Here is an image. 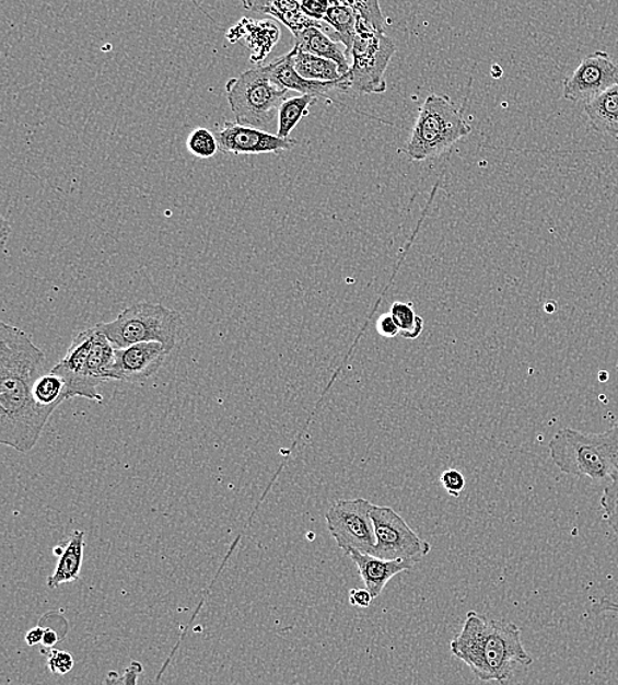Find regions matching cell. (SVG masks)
<instances>
[{
	"label": "cell",
	"instance_id": "27",
	"mask_svg": "<svg viewBox=\"0 0 618 685\" xmlns=\"http://www.w3.org/2000/svg\"><path fill=\"white\" fill-rule=\"evenodd\" d=\"M605 521L618 536V474L610 478L602 497Z\"/></svg>",
	"mask_w": 618,
	"mask_h": 685
},
{
	"label": "cell",
	"instance_id": "6",
	"mask_svg": "<svg viewBox=\"0 0 618 685\" xmlns=\"http://www.w3.org/2000/svg\"><path fill=\"white\" fill-rule=\"evenodd\" d=\"M395 54L396 44L360 18L350 51V70L339 80L340 92L357 95L385 93V72Z\"/></svg>",
	"mask_w": 618,
	"mask_h": 685
},
{
	"label": "cell",
	"instance_id": "2",
	"mask_svg": "<svg viewBox=\"0 0 618 685\" xmlns=\"http://www.w3.org/2000/svg\"><path fill=\"white\" fill-rule=\"evenodd\" d=\"M450 650L485 683L504 684L520 665L533 663L516 624L488 619L475 611L467 613L465 625L450 643Z\"/></svg>",
	"mask_w": 618,
	"mask_h": 685
},
{
	"label": "cell",
	"instance_id": "14",
	"mask_svg": "<svg viewBox=\"0 0 618 685\" xmlns=\"http://www.w3.org/2000/svg\"><path fill=\"white\" fill-rule=\"evenodd\" d=\"M347 557L355 564L360 578L375 600L383 593L389 580L398 573L411 570L417 565V561L410 559L386 560L359 552H351Z\"/></svg>",
	"mask_w": 618,
	"mask_h": 685
},
{
	"label": "cell",
	"instance_id": "1",
	"mask_svg": "<svg viewBox=\"0 0 618 685\" xmlns=\"http://www.w3.org/2000/svg\"><path fill=\"white\" fill-rule=\"evenodd\" d=\"M45 355L23 329L0 323V443L27 454L50 418L36 404L34 385Z\"/></svg>",
	"mask_w": 618,
	"mask_h": 685
},
{
	"label": "cell",
	"instance_id": "3",
	"mask_svg": "<svg viewBox=\"0 0 618 685\" xmlns=\"http://www.w3.org/2000/svg\"><path fill=\"white\" fill-rule=\"evenodd\" d=\"M550 457L560 472L587 477L594 483L609 481L618 471V419L602 434H585L562 429L549 443Z\"/></svg>",
	"mask_w": 618,
	"mask_h": 685
},
{
	"label": "cell",
	"instance_id": "35",
	"mask_svg": "<svg viewBox=\"0 0 618 685\" xmlns=\"http://www.w3.org/2000/svg\"><path fill=\"white\" fill-rule=\"evenodd\" d=\"M273 0H243V5L247 10L259 12L263 14L264 10L268 8Z\"/></svg>",
	"mask_w": 618,
	"mask_h": 685
},
{
	"label": "cell",
	"instance_id": "9",
	"mask_svg": "<svg viewBox=\"0 0 618 685\" xmlns=\"http://www.w3.org/2000/svg\"><path fill=\"white\" fill-rule=\"evenodd\" d=\"M372 503L365 499L339 500L327 510L326 523L335 542L346 555L371 554L376 545Z\"/></svg>",
	"mask_w": 618,
	"mask_h": 685
},
{
	"label": "cell",
	"instance_id": "8",
	"mask_svg": "<svg viewBox=\"0 0 618 685\" xmlns=\"http://www.w3.org/2000/svg\"><path fill=\"white\" fill-rule=\"evenodd\" d=\"M371 516L376 535L372 555L386 560L410 559L417 564L428 557L430 543L423 541L395 509L372 506Z\"/></svg>",
	"mask_w": 618,
	"mask_h": 685
},
{
	"label": "cell",
	"instance_id": "16",
	"mask_svg": "<svg viewBox=\"0 0 618 685\" xmlns=\"http://www.w3.org/2000/svg\"><path fill=\"white\" fill-rule=\"evenodd\" d=\"M342 45V43L335 42L330 35L318 27H308L294 36V47L338 63L340 73L343 76L349 72L351 61Z\"/></svg>",
	"mask_w": 618,
	"mask_h": 685
},
{
	"label": "cell",
	"instance_id": "7",
	"mask_svg": "<svg viewBox=\"0 0 618 685\" xmlns=\"http://www.w3.org/2000/svg\"><path fill=\"white\" fill-rule=\"evenodd\" d=\"M228 101L240 125L268 128L279 116V109L288 98L289 90L270 79L267 65H257L226 85Z\"/></svg>",
	"mask_w": 618,
	"mask_h": 685
},
{
	"label": "cell",
	"instance_id": "36",
	"mask_svg": "<svg viewBox=\"0 0 618 685\" xmlns=\"http://www.w3.org/2000/svg\"><path fill=\"white\" fill-rule=\"evenodd\" d=\"M60 641V637L54 629L45 628V635L43 639L44 649H54V646Z\"/></svg>",
	"mask_w": 618,
	"mask_h": 685
},
{
	"label": "cell",
	"instance_id": "29",
	"mask_svg": "<svg viewBox=\"0 0 618 685\" xmlns=\"http://www.w3.org/2000/svg\"><path fill=\"white\" fill-rule=\"evenodd\" d=\"M441 484L450 496L459 497L466 488V478L458 469H447L441 475Z\"/></svg>",
	"mask_w": 618,
	"mask_h": 685
},
{
	"label": "cell",
	"instance_id": "23",
	"mask_svg": "<svg viewBox=\"0 0 618 685\" xmlns=\"http://www.w3.org/2000/svg\"><path fill=\"white\" fill-rule=\"evenodd\" d=\"M317 101L318 98H315V96L301 94L282 102L279 116H277L279 118V128H277L276 135L282 139L291 138L293 129L308 115V108L315 105Z\"/></svg>",
	"mask_w": 618,
	"mask_h": 685
},
{
	"label": "cell",
	"instance_id": "24",
	"mask_svg": "<svg viewBox=\"0 0 618 685\" xmlns=\"http://www.w3.org/2000/svg\"><path fill=\"white\" fill-rule=\"evenodd\" d=\"M390 315L405 339H417L423 332V320L417 315L413 303L395 302Z\"/></svg>",
	"mask_w": 618,
	"mask_h": 685
},
{
	"label": "cell",
	"instance_id": "10",
	"mask_svg": "<svg viewBox=\"0 0 618 685\" xmlns=\"http://www.w3.org/2000/svg\"><path fill=\"white\" fill-rule=\"evenodd\" d=\"M618 83V65L607 51L585 56L574 74L563 82L564 100L588 103Z\"/></svg>",
	"mask_w": 618,
	"mask_h": 685
},
{
	"label": "cell",
	"instance_id": "31",
	"mask_svg": "<svg viewBox=\"0 0 618 685\" xmlns=\"http://www.w3.org/2000/svg\"><path fill=\"white\" fill-rule=\"evenodd\" d=\"M377 332L380 335L384 336V338H396L397 335H400V328H398L390 313L383 315L382 318L378 320Z\"/></svg>",
	"mask_w": 618,
	"mask_h": 685
},
{
	"label": "cell",
	"instance_id": "38",
	"mask_svg": "<svg viewBox=\"0 0 618 685\" xmlns=\"http://www.w3.org/2000/svg\"><path fill=\"white\" fill-rule=\"evenodd\" d=\"M63 548H66V547H63V546L56 547L55 554L57 555V557H61V555L63 553Z\"/></svg>",
	"mask_w": 618,
	"mask_h": 685
},
{
	"label": "cell",
	"instance_id": "5",
	"mask_svg": "<svg viewBox=\"0 0 618 685\" xmlns=\"http://www.w3.org/2000/svg\"><path fill=\"white\" fill-rule=\"evenodd\" d=\"M183 326V316L176 310L151 302L133 303L117 320L96 325L117 348L143 341H160L171 352L177 346Z\"/></svg>",
	"mask_w": 618,
	"mask_h": 685
},
{
	"label": "cell",
	"instance_id": "13",
	"mask_svg": "<svg viewBox=\"0 0 618 685\" xmlns=\"http://www.w3.org/2000/svg\"><path fill=\"white\" fill-rule=\"evenodd\" d=\"M171 351L160 341H143L115 350L112 381L144 383L163 368Z\"/></svg>",
	"mask_w": 618,
	"mask_h": 685
},
{
	"label": "cell",
	"instance_id": "11",
	"mask_svg": "<svg viewBox=\"0 0 618 685\" xmlns=\"http://www.w3.org/2000/svg\"><path fill=\"white\" fill-rule=\"evenodd\" d=\"M219 151L236 156H256V154L280 153L291 151L298 140L282 139L280 136L264 129L240 125L236 121H224L217 129Z\"/></svg>",
	"mask_w": 618,
	"mask_h": 685
},
{
	"label": "cell",
	"instance_id": "18",
	"mask_svg": "<svg viewBox=\"0 0 618 685\" xmlns=\"http://www.w3.org/2000/svg\"><path fill=\"white\" fill-rule=\"evenodd\" d=\"M584 113L595 131L618 140V83L594 101L585 103Z\"/></svg>",
	"mask_w": 618,
	"mask_h": 685
},
{
	"label": "cell",
	"instance_id": "19",
	"mask_svg": "<svg viewBox=\"0 0 618 685\" xmlns=\"http://www.w3.org/2000/svg\"><path fill=\"white\" fill-rule=\"evenodd\" d=\"M263 14L277 19V21L291 30L293 36H298L300 32L308 27H318L325 32L328 31V34H330L335 40L334 31L330 25L325 22L314 21V19L307 16L305 12L302 11L299 0H273V2L264 10Z\"/></svg>",
	"mask_w": 618,
	"mask_h": 685
},
{
	"label": "cell",
	"instance_id": "37",
	"mask_svg": "<svg viewBox=\"0 0 618 685\" xmlns=\"http://www.w3.org/2000/svg\"><path fill=\"white\" fill-rule=\"evenodd\" d=\"M602 609L618 613V604H616L615 601L603 600Z\"/></svg>",
	"mask_w": 618,
	"mask_h": 685
},
{
	"label": "cell",
	"instance_id": "20",
	"mask_svg": "<svg viewBox=\"0 0 618 685\" xmlns=\"http://www.w3.org/2000/svg\"><path fill=\"white\" fill-rule=\"evenodd\" d=\"M293 63L298 73L306 80L328 82L338 81L342 77L338 63L324 57L307 54L298 47H293Z\"/></svg>",
	"mask_w": 618,
	"mask_h": 685
},
{
	"label": "cell",
	"instance_id": "26",
	"mask_svg": "<svg viewBox=\"0 0 618 685\" xmlns=\"http://www.w3.org/2000/svg\"><path fill=\"white\" fill-rule=\"evenodd\" d=\"M339 3L349 5V8L355 10L372 28L384 32L386 18L383 14L382 8H380L378 0H339Z\"/></svg>",
	"mask_w": 618,
	"mask_h": 685
},
{
	"label": "cell",
	"instance_id": "34",
	"mask_svg": "<svg viewBox=\"0 0 618 685\" xmlns=\"http://www.w3.org/2000/svg\"><path fill=\"white\" fill-rule=\"evenodd\" d=\"M44 635L45 628H42V626H36V628L31 629L27 635H25V642H27L28 646L42 645Z\"/></svg>",
	"mask_w": 618,
	"mask_h": 685
},
{
	"label": "cell",
	"instance_id": "25",
	"mask_svg": "<svg viewBox=\"0 0 618 685\" xmlns=\"http://www.w3.org/2000/svg\"><path fill=\"white\" fill-rule=\"evenodd\" d=\"M186 147H188V151L193 156L198 159L214 158L219 151L217 135L203 127L196 128L195 131L189 135Z\"/></svg>",
	"mask_w": 618,
	"mask_h": 685
},
{
	"label": "cell",
	"instance_id": "32",
	"mask_svg": "<svg viewBox=\"0 0 618 685\" xmlns=\"http://www.w3.org/2000/svg\"><path fill=\"white\" fill-rule=\"evenodd\" d=\"M373 596L372 593L366 590V588H353V590L350 591V604L352 606L355 607H362V609H365V607H370L371 604L373 603Z\"/></svg>",
	"mask_w": 618,
	"mask_h": 685
},
{
	"label": "cell",
	"instance_id": "4",
	"mask_svg": "<svg viewBox=\"0 0 618 685\" xmlns=\"http://www.w3.org/2000/svg\"><path fill=\"white\" fill-rule=\"evenodd\" d=\"M465 108L456 107L447 95L430 94L418 113L413 131L400 152L413 161H427L441 154L473 132L465 119Z\"/></svg>",
	"mask_w": 618,
	"mask_h": 685
},
{
	"label": "cell",
	"instance_id": "39",
	"mask_svg": "<svg viewBox=\"0 0 618 685\" xmlns=\"http://www.w3.org/2000/svg\"><path fill=\"white\" fill-rule=\"evenodd\" d=\"M617 474H618V471H617Z\"/></svg>",
	"mask_w": 618,
	"mask_h": 685
},
{
	"label": "cell",
	"instance_id": "30",
	"mask_svg": "<svg viewBox=\"0 0 618 685\" xmlns=\"http://www.w3.org/2000/svg\"><path fill=\"white\" fill-rule=\"evenodd\" d=\"M302 11L314 21L324 22L328 9L339 0H299Z\"/></svg>",
	"mask_w": 618,
	"mask_h": 685
},
{
	"label": "cell",
	"instance_id": "12",
	"mask_svg": "<svg viewBox=\"0 0 618 685\" xmlns=\"http://www.w3.org/2000/svg\"><path fill=\"white\" fill-rule=\"evenodd\" d=\"M95 327L83 329L77 334L70 342L68 352L54 370L55 373L66 381L69 399L82 397L102 403L103 396L98 393V386L89 376L88 358L90 347L94 339Z\"/></svg>",
	"mask_w": 618,
	"mask_h": 685
},
{
	"label": "cell",
	"instance_id": "21",
	"mask_svg": "<svg viewBox=\"0 0 618 685\" xmlns=\"http://www.w3.org/2000/svg\"><path fill=\"white\" fill-rule=\"evenodd\" d=\"M362 18L349 5L335 3L328 9L324 22L334 31L335 42L345 45L346 54L350 58L353 40L357 36L359 19ZM351 61V60H350Z\"/></svg>",
	"mask_w": 618,
	"mask_h": 685
},
{
	"label": "cell",
	"instance_id": "33",
	"mask_svg": "<svg viewBox=\"0 0 618 685\" xmlns=\"http://www.w3.org/2000/svg\"><path fill=\"white\" fill-rule=\"evenodd\" d=\"M143 671L140 663L132 662L130 667L126 670V674L120 678L119 683H131L135 684L138 681V674Z\"/></svg>",
	"mask_w": 618,
	"mask_h": 685
},
{
	"label": "cell",
	"instance_id": "15",
	"mask_svg": "<svg viewBox=\"0 0 618 685\" xmlns=\"http://www.w3.org/2000/svg\"><path fill=\"white\" fill-rule=\"evenodd\" d=\"M270 79L282 89L289 92H298L300 94L312 95L315 98H328V94L333 90H339L338 81H312L306 80L298 73L293 63V49L285 56L277 58V60L267 65Z\"/></svg>",
	"mask_w": 618,
	"mask_h": 685
},
{
	"label": "cell",
	"instance_id": "17",
	"mask_svg": "<svg viewBox=\"0 0 618 685\" xmlns=\"http://www.w3.org/2000/svg\"><path fill=\"white\" fill-rule=\"evenodd\" d=\"M86 533L83 530H74L67 543L66 548L57 564L56 570L48 578L47 584L50 590H56L62 584L73 583L79 580L83 561V548H85Z\"/></svg>",
	"mask_w": 618,
	"mask_h": 685
},
{
	"label": "cell",
	"instance_id": "28",
	"mask_svg": "<svg viewBox=\"0 0 618 685\" xmlns=\"http://www.w3.org/2000/svg\"><path fill=\"white\" fill-rule=\"evenodd\" d=\"M43 654L48 658V669L54 675H67L74 667V658L68 651L43 649Z\"/></svg>",
	"mask_w": 618,
	"mask_h": 685
},
{
	"label": "cell",
	"instance_id": "22",
	"mask_svg": "<svg viewBox=\"0 0 618 685\" xmlns=\"http://www.w3.org/2000/svg\"><path fill=\"white\" fill-rule=\"evenodd\" d=\"M34 397L43 410L54 415L57 407L69 399L66 381L54 371L43 373L35 381Z\"/></svg>",
	"mask_w": 618,
	"mask_h": 685
}]
</instances>
